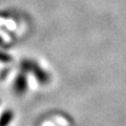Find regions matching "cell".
I'll return each instance as SVG.
<instances>
[{
	"label": "cell",
	"instance_id": "cell-2",
	"mask_svg": "<svg viewBox=\"0 0 126 126\" xmlns=\"http://www.w3.org/2000/svg\"><path fill=\"white\" fill-rule=\"evenodd\" d=\"M26 89V80L23 76L18 77V79L16 80L15 84V90L16 94H23V92Z\"/></svg>",
	"mask_w": 126,
	"mask_h": 126
},
{
	"label": "cell",
	"instance_id": "cell-1",
	"mask_svg": "<svg viewBox=\"0 0 126 126\" xmlns=\"http://www.w3.org/2000/svg\"><path fill=\"white\" fill-rule=\"evenodd\" d=\"M13 111L12 110H5V111H3V113L0 117V126H7L9 125L12 120H13Z\"/></svg>",
	"mask_w": 126,
	"mask_h": 126
}]
</instances>
